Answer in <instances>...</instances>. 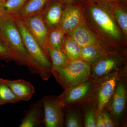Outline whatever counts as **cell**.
<instances>
[{"mask_svg":"<svg viewBox=\"0 0 127 127\" xmlns=\"http://www.w3.org/2000/svg\"><path fill=\"white\" fill-rule=\"evenodd\" d=\"M50 0H28L15 16L22 19L42 14Z\"/></svg>","mask_w":127,"mask_h":127,"instance_id":"obj_18","label":"cell"},{"mask_svg":"<svg viewBox=\"0 0 127 127\" xmlns=\"http://www.w3.org/2000/svg\"><path fill=\"white\" fill-rule=\"evenodd\" d=\"M85 23L108 51H127V39L116 22L108 4L83 3Z\"/></svg>","mask_w":127,"mask_h":127,"instance_id":"obj_1","label":"cell"},{"mask_svg":"<svg viewBox=\"0 0 127 127\" xmlns=\"http://www.w3.org/2000/svg\"><path fill=\"white\" fill-rule=\"evenodd\" d=\"M65 4H83L85 2L84 0H61Z\"/></svg>","mask_w":127,"mask_h":127,"instance_id":"obj_30","label":"cell"},{"mask_svg":"<svg viewBox=\"0 0 127 127\" xmlns=\"http://www.w3.org/2000/svg\"><path fill=\"white\" fill-rule=\"evenodd\" d=\"M28 0H4L2 2V15L15 16Z\"/></svg>","mask_w":127,"mask_h":127,"instance_id":"obj_23","label":"cell"},{"mask_svg":"<svg viewBox=\"0 0 127 127\" xmlns=\"http://www.w3.org/2000/svg\"><path fill=\"white\" fill-rule=\"evenodd\" d=\"M0 41L9 50L13 61L19 65L26 66L32 73L39 75V71L26 50L14 17L2 15L0 17Z\"/></svg>","mask_w":127,"mask_h":127,"instance_id":"obj_2","label":"cell"},{"mask_svg":"<svg viewBox=\"0 0 127 127\" xmlns=\"http://www.w3.org/2000/svg\"><path fill=\"white\" fill-rule=\"evenodd\" d=\"M51 74L65 90L90 79L91 65L80 59L68 60L64 66L53 71Z\"/></svg>","mask_w":127,"mask_h":127,"instance_id":"obj_4","label":"cell"},{"mask_svg":"<svg viewBox=\"0 0 127 127\" xmlns=\"http://www.w3.org/2000/svg\"><path fill=\"white\" fill-rule=\"evenodd\" d=\"M120 76L119 72H115L97 80L95 96L97 103L98 114L106 107L113 95Z\"/></svg>","mask_w":127,"mask_h":127,"instance_id":"obj_8","label":"cell"},{"mask_svg":"<svg viewBox=\"0 0 127 127\" xmlns=\"http://www.w3.org/2000/svg\"><path fill=\"white\" fill-rule=\"evenodd\" d=\"M23 44L31 61L44 81L50 78L53 70L52 64L47 52L32 35L23 21L14 17Z\"/></svg>","mask_w":127,"mask_h":127,"instance_id":"obj_3","label":"cell"},{"mask_svg":"<svg viewBox=\"0 0 127 127\" xmlns=\"http://www.w3.org/2000/svg\"><path fill=\"white\" fill-rule=\"evenodd\" d=\"M127 98L126 81L123 79L122 77L120 76L113 95L106 108L113 117L117 125L119 124L125 111Z\"/></svg>","mask_w":127,"mask_h":127,"instance_id":"obj_10","label":"cell"},{"mask_svg":"<svg viewBox=\"0 0 127 127\" xmlns=\"http://www.w3.org/2000/svg\"><path fill=\"white\" fill-rule=\"evenodd\" d=\"M21 19L31 34L46 51L47 48L49 47L47 40L48 29L41 14Z\"/></svg>","mask_w":127,"mask_h":127,"instance_id":"obj_11","label":"cell"},{"mask_svg":"<svg viewBox=\"0 0 127 127\" xmlns=\"http://www.w3.org/2000/svg\"><path fill=\"white\" fill-rule=\"evenodd\" d=\"M10 89L0 78V106L20 102Z\"/></svg>","mask_w":127,"mask_h":127,"instance_id":"obj_25","label":"cell"},{"mask_svg":"<svg viewBox=\"0 0 127 127\" xmlns=\"http://www.w3.org/2000/svg\"><path fill=\"white\" fill-rule=\"evenodd\" d=\"M85 1L102 2L107 4L115 3H127V0H84Z\"/></svg>","mask_w":127,"mask_h":127,"instance_id":"obj_28","label":"cell"},{"mask_svg":"<svg viewBox=\"0 0 127 127\" xmlns=\"http://www.w3.org/2000/svg\"><path fill=\"white\" fill-rule=\"evenodd\" d=\"M3 1L2 0H0V17L2 15V7Z\"/></svg>","mask_w":127,"mask_h":127,"instance_id":"obj_31","label":"cell"},{"mask_svg":"<svg viewBox=\"0 0 127 127\" xmlns=\"http://www.w3.org/2000/svg\"><path fill=\"white\" fill-rule=\"evenodd\" d=\"M109 5L116 22L127 39V3H115Z\"/></svg>","mask_w":127,"mask_h":127,"instance_id":"obj_19","label":"cell"},{"mask_svg":"<svg viewBox=\"0 0 127 127\" xmlns=\"http://www.w3.org/2000/svg\"></svg>","mask_w":127,"mask_h":127,"instance_id":"obj_32","label":"cell"},{"mask_svg":"<svg viewBox=\"0 0 127 127\" xmlns=\"http://www.w3.org/2000/svg\"><path fill=\"white\" fill-rule=\"evenodd\" d=\"M41 100L44 113L43 125L46 127H64V107L58 96H45Z\"/></svg>","mask_w":127,"mask_h":127,"instance_id":"obj_7","label":"cell"},{"mask_svg":"<svg viewBox=\"0 0 127 127\" xmlns=\"http://www.w3.org/2000/svg\"><path fill=\"white\" fill-rule=\"evenodd\" d=\"M66 34L60 27L48 30L47 40L49 46L55 50H61Z\"/></svg>","mask_w":127,"mask_h":127,"instance_id":"obj_22","label":"cell"},{"mask_svg":"<svg viewBox=\"0 0 127 127\" xmlns=\"http://www.w3.org/2000/svg\"><path fill=\"white\" fill-rule=\"evenodd\" d=\"M127 51H109L95 64L91 66V77L96 81L126 67Z\"/></svg>","mask_w":127,"mask_h":127,"instance_id":"obj_5","label":"cell"},{"mask_svg":"<svg viewBox=\"0 0 127 127\" xmlns=\"http://www.w3.org/2000/svg\"><path fill=\"white\" fill-rule=\"evenodd\" d=\"M107 52L95 46H85L81 48L80 59L92 66L96 63Z\"/></svg>","mask_w":127,"mask_h":127,"instance_id":"obj_20","label":"cell"},{"mask_svg":"<svg viewBox=\"0 0 127 127\" xmlns=\"http://www.w3.org/2000/svg\"><path fill=\"white\" fill-rule=\"evenodd\" d=\"M96 127H104V123L102 112L97 115L96 119Z\"/></svg>","mask_w":127,"mask_h":127,"instance_id":"obj_29","label":"cell"},{"mask_svg":"<svg viewBox=\"0 0 127 127\" xmlns=\"http://www.w3.org/2000/svg\"><path fill=\"white\" fill-rule=\"evenodd\" d=\"M2 80L10 88L20 101H29L35 93L34 86L25 80H10L2 78Z\"/></svg>","mask_w":127,"mask_h":127,"instance_id":"obj_15","label":"cell"},{"mask_svg":"<svg viewBox=\"0 0 127 127\" xmlns=\"http://www.w3.org/2000/svg\"><path fill=\"white\" fill-rule=\"evenodd\" d=\"M46 51L52 64V71L63 66L68 61L66 55L61 50H55L49 46Z\"/></svg>","mask_w":127,"mask_h":127,"instance_id":"obj_24","label":"cell"},{"mask_svg":"<svg viewBox=\"0 0 127 127\" xmlns=\"http://www.w3.org/2000/svg\"><path fill=\"white\" fill-rule=\"evenodd\" d=\"M102 113L104 123V127H113L117 126L114 120L112 119L113 118L112 117V115H110L106 109H104L102 112Z\"/></svg>","mask_w":127,"mask_h":127,"instance_id":"obj_26","label":"cell"},{"mask_svg":"<svg viewBox=\"0 0 127 127\" xmlns=\"http://www.w3.org/2000/svg\"><path fill=\"white\" fill-rule=\"evenodd\" d=\"M81 47L71 37L66 34L61 51L66 55L68 60L80 59Z\"/></svg>","mask_w":127,"mask_h":127,"instance_id":"obj_21","label":"cell"},{"mask_svg":"<svg viewBox=\"0 0 127 127\" xmlns=\"http://www.w3.org/2000/svg\"><path fill=\"white\" fill-rule=\"evenodd\" d=\"M97 81L92 78L81 84L64 90L58 96L64 107L80 104L96 95Z\"/></svg>","mask_w":127,"mask_h":127,"instance_id":"obj_6","label":"cell"},{"mask_svg":"<svg viewBox=\"0 0 127 127\" xmlns=\"http://www.w3.org/2000/svg\"><path fill=\"white\" fill-rule=\"evenodd\" d=\"M0 59L5 61L12 60L11 54L4 44L0 41Z\"/></svg>","mask_w":127,"mask_h":127,"instance_id":"obj_27","label":"cell"},{"mask_svg":"<svg viewBox=\"0 0 127 127\" xmlns=\"http://www.w3.org/2000/svg\"><path fill=\"white\" fill-rule=\"evenodd\" d=\"M43 108L41 100L32 103L25 111V116L21 121L20 127H40L43 126Z\"/></svg>","mask_w":127,"mask_h":127,"instance_id":"obj_14","label":"cell"},{"mask_svg":"<svg viewBox=\"0 0 127 127\" xmlns=\"http://www.w3.org/2000/svg\"><path fill=\"white\" fill-rule=\"evenodd\" d=\"M85 23L83 4H66L64 9L60 27L66 34Z\"/></svg>","mask_w":127,"mask_h":127,"instance_id":"obj_9","label":"cell"},{"mask_svg":"<svg viewBox=\"0 0 127 127\" xmlns=\"http://www.w3.org/2000/svg\"><path fill=\"white\" fill-rule=\"evenodd\" d=\"M84 127H96L98 115L97 103L96 96L81 104Z\"/></svg>","mask_w":127,"mask_h":127,"instance_id":"obj_17","label":"cell"},{"mask_svg":"<svg viewBox=\"0 0 127 127\" xmlns=\"http://www.w3.org/2000/svg\"><path fill=\"white\" fill-rule=\"evenodd\" d=\"M67 34L69 35L81 47L93 45L100 48L106 51L100 41L88 27L86 23Z\"/></svg>","mask_w":127,"mask_h":127,"instance_id":"obj_13","label":"cell"},{"mask_svg":"<svg viewBox=\"0 0 127 127\" xmlns=\"http://www.w3.org/2000/svg\"><path fill=\"white\" fill-rule=\"evenodd\" d=\"M64 107L65 127H84L81 104Z\"/></svg>","mask_w":127,"mask_h":127,"instance_id":"obj_16","label":"cell"},{"mask_svg":"<svg viewBox=\"0 0 127 127\" xmlns=\"http://www.w3.org/2000/svg\"><path fill=\"white\" fill-rule=\"evenodd\" d=\"M65 4L61 0H50L41 15L48 29L60 27Z\"/></svg>","mask_w":127,"mask_h":127,"instance_id":"obj_12","label":"cell"}]
</instances>
